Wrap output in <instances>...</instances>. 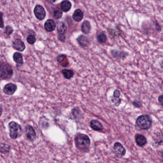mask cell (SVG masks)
<instances>
[{"label": "cell", "instance_id": "35", "mask_svg": "<svg viewBox=\"0 0 163 163\" xmlns=\"http://www.w3.org/2000/svg\"><path fill=\"white\" fill-rule=\"evenodd\" d=\"M52 2H55L56 0H50Z\"/></svg>", "mask_w": 163, "mask_h": 163}, {"label": "cell", "instance_id": "20", "mask_svg": "<svg viewBox=\"0 0 163 163\" xmlns=\"http://www.w3.org/2000/svg\"><path fill=\"white\" fill-rule=\"evenodd\" d=\"M57 30L58 33L61 35H64L67 31V26H65L64 23L60 22L57 26Z\"/></svg>", "mask_w": 163, "mask_h": 163}, {"label": "cell", "instance_id": "3", "mask_svg": "<svg viewBox=\"0 0 163 163\" xmlns=\"http://www.w3.org/2000/svg\"><path fill=\"white\" fill-rule=\"evenodd\" d=\"M152 120L150 116L144 114L139 116L136 119V125L141 130H147L151 127Z\"/></svg>", "mask_w": 163, "mask_h": 163}, {"label": "cell", "instance_id": "7", "mask_svg": "<svg viewBox=\"0 0 163 163\" xmlns=\"http://www.w3.org/2000/svg\"><path fill=\"white\" fill-rule=\"evenodd\" d=\"M25 134L26 137L30 141H34L36 138V134L35 130L32 126L28 125L25 127Z\"/></svg>", "mask_w": 163, "mask_h": 163}, {"label": "cell", "instance_id": "34", "mask_svg": "<svg viewBox=\"0 0 163 163\" xmlns=\"http://www.w3.org/2000/svg\"><path fill=\"white\" fill-rule=\"evenodd\" d=\"M160 66H161V68L163 69V60L161 61V63H160Z\"/></svg>", "mask_w": 163, "mask_h": 163}, {"label": "cell", "instance_id": "16", "mask_svg": "<svg viewBox=\"0 0 163 163\" xmlns=\"http://www.w3.org/2000/svg\"><path fill=\"white\" fill-rule=\"evenodd\" d=\"M91 26L90 23L87 20H85L83 22L81 26L82 31L85 34L90 33L91 31Z\"/></svg>", "mask_w": 163, "mask_h": 163}, {"label": "cell", "instance_id": "29", "mask_svg": "<svg viewBox=\"0 0 163 163\" xmlns=\"http://www.w3.org/2000/svg\"><path fill=\"white\" fill-rule=\"evenodd\" d=\"M3 15H4V13L2 12H0V28L1 29H3L4 27V23L3 20Z\"/></svg>", "mask_w": 163, "mask_h": 163}, {"label": "cell", "instance_id": "33", "mask_svg": "<svg viewBox=\"0 0 163 163\" xmlns=\"http://www.w3.org/2000/svg\"><path fill=\"white\" fill-rule=\"evenodd\" d=\"M2 113V108L1 105H0V117L1 116Z\"/></svg>", "mask_w": 163, "mask_h": 163}, {"label": "cell", "instance_id": "13", "mask_svg": "<svg viewBox=\"0 0 163 163\" xmlns=\"http://www.w3.org/2000/svg\"><path fill=\"white\" fill-rule=\"evenodd\" d=\"M120 96V92L118 90H115L114 92L113 98L112 99V103L115 106H118L121 103V99L119 98Z\"/></svg>", "mask_w": 163, "mask_h": 163}, {"label": "cell", "instance_id": "36", "mask_svg": "<svg viewBox=\"0 0 163 163\" xmlns=\"http://www.w3.org/2000/svg\"><path fill=\"white\" fill-rule=\"evenodd\" d=\"M162 156H163V151L162 152Z\"/></svg>", "mask_w": 163, "mask_h": 163}, {"label": "cell", "instance_id": "18", "mask_svg": "<svg viewBox=\"0 0 163 163\" xmlns=\"http://www.w3.org/2000/svg\"><path fill=\"white\" fill-rule=\"evenodd\" d=\"M71 7V3L68 0H64L61 2V8L64 12H68L70 10Z\"/></svg>", "mask_w": 163, "mask_h": 163}, {"label": "cell", "instance_id": "8", "mask_svg": "<svg viewBox=\"0 0 163 163\" xmlns=\"http://www.w3.org/2000/svg\"><path fill=\"white\" fill-rule=\"evenodd\" d=\"M12 47L15 50L20 52L23 51L26 48L25 43L20 39H16L13 41Z\"/></svg>", "mask_w": 163, "mask_h": 163}, {"label": "cell", "instance_id": "31", "mask_svg": "<svg viewBox=\"0 0 163 163\" xmlns=\"http://www.w3.org/2000/svg\"><path fill=\"white\" fill-rule=\"evenodd\" d=\"M155 27L156 28V30L157 31H161L162 28H161V26H160V25L159 23H155Z\"/></svg>", "mask_w": 163, "mask_h": 163}, {"label": "cell", "instance_id": "28", "mask_svg": "<svg viewBox=\"0 0 163 163\" xmlns=\"http://www.w3.org/2000/svg\"><path fill=\"white\" fill-rule=\"evenodd\" d=\"M156 143H158L159 145L163 146V135L161 134H159L156 137Z\"/></svg>", "mask_w": 163, "mask_h": 163}, {"label": "cell", "instance_id": "19", "mask_svg": "<svg viewBox=\"0 0 163 163\" xmlns=\"http://www.w3.org/2000/svg\"><path fill=\"white\" fill-rule=\"evenodd\" d=\"M57 61L63 66H67L69 64L67 57L64 55H61L58 57Z\"/></svg>", "mask_w": 163, "mask_h": 163}, {"label": "cell", "instance_id": "21", "mask_svg": "<svg viewBox=\"0 0 163 163\" xmlns=\"http://www.w3.org/2000/svg\"><path fill=\"white\" fill-rule=\"evenodd\" d=\"M10 146L6 143H2L0 146V153L1 154H7L10 151Z\"/></svg>", "mask_w": 163, "mask_h": 163}, {"label": "cell", "instance_id": "15", "mask_svg": "<svg viewBox=\"0 0 163 163\" xmlns=\"http://www.w3.org/2000/svg\"><path fill=\"white\" fill-rule=\"evenodd\" d=\"M83 17L84 14L80 9L76 10L73 14V18L76 22H80Z\"/></svg>", "mask_w": 163, "mask_h": 163}, {"label": "cell", "instance_id": "25", "mask_svg": "<svg viewBox=\"0 0 163 163\" xmlns=\"http://www.w3.org/2000/svg\"><path fill=\"white\" fill-rule=\"evenodd\" d=\"M97 39L100 43H104L106 42L107 37L104 33H100L97 36Z\"/></svg>", "mask_w": 163, "mask_h": 163}, {"label": "cell", "instance_id": "10", "mask_svg": "<svg viewBox=\"0 0 163 163\" xmlns=\"http://www.w3.org/2000/svg\"><path fill=\"white\" fill-rule=\"evenodd\" d=\"M44 27L47 32L54 31L56 28V23L52 19H48L44 23Z\"/></svg>", "mask_w": 163, "mask_h": 163}, {"label": "cell", "instance_id": "5", "mask_svg": "<svg viewBox=\"0 0 163 163\" xmlns=\"http://www.w3.org/2000/svg\"><path fill=\"white\" fill-rule=\"evenodd\" d=\"M34 14L38 20H43L46 17V11L43 7L40 5H37L35 6L34 8Z\"/></svg>", "mask_w": 163, "mask_h": 163}, {"label": "cell", "instance_id": "26", "mask_svg": "<svg viewBox=\"0 0 163 163\" xmlns=\"http://www.w3.org/2000/svg\"><path fill=\"white\" fill-rule=\"evenodd\" d=\"M27 43L30 45H33L36 42V39L35 36L32 35H28L26 38Z\"/></svg>", "mask_w": 163, "mask_h": 163}, {"label": "cell", "instance_id": "6", "mask_svg": "<svg viewBox=\"0 0 163 163\" xmlns=\"http://www.w3.org/2000/svg\"><path fill=\"white\" fill-rule=\"evenodd\" d=\"M114 152L118 157H122L126 154V150L121 143L117 142L114 146Z\"/></svg>", "mask_w": 163, "mask_h": 163}, {"label": "cell", "instance_id": "4", "mask_svg": "<svg viewBox=\"0 0 163 163\" xmlns=\"http://www.w3.org/2000/svg\"><path fill=\"white\" fill-rule=\"evenodd\" d=\"M8 128L10 131V137L13 140L19 137L22 134V127L17 122L14 121H10L8 125Z\"/></svg>", "mask_w": 163, "mask_h": 163}, {"label": "cell", "instance_id": "11", "mask_svg": "<svg viewBox=\"0 0 163 163\" xmlns=\"http://www.w3.org/2000/svg\"><path fill=\"white\" fill-rule=\"evenodd\" d=\"M13 61L16 63L17 67L19 68L23 65V57H22V54L21 53L18 52H15L13 54Z\"/></svg>", "mask_w": 163, "mask_h": 163}, {"label": "cell", "instance_id": "14", "mask_svg": "<svg viewBox=\"0 0 163 163\" xmlns=\"http://www.w3.org/2000/svg\"><path fill=\"white\" fill-rule=\"evenodd\" d=\"M90 126L93 129L97 131H100L103 129V126L102 124L96 120H93L90 121Z\"/></svg>", "mask_w": 163, "mask_h": 163}, {"label": "cell", "instance_id": "17", "mask_svg": "<svg viewBox=\"0 0 163 163\" xmlns=\"http://www.w3.org/2000/svg\"><path fill=\"white\" fill-rule=\"evenodd\" d=\"M77 41L82 47H86L89 45V41L87 37L84 35H81L77 38Z\"/></svg>", "mask_w": 163, "mask_h": 163}, {"label": "cell", "instance_id": "12", "mask_svg": "<svg viewBox=\"0 0 163 163\" xmlns=\"http://www.w3.org/2000/svg\"><path fill=\"white\" fill-rule=\"evenodd\" d=\"M135 140L136 144L140 147L144 146L147 143L146 137L142 134H136L135 136Z\"/></svg>", "mask_w": 163, "mask_h": 163}, {"label": "cell", "instance_id": "23", "mask_svg": "<svg viewBox=\"0 0 163 163\" xmlns=\"http://www.w3.org/2000/svg\"><path fill=\"white\" fill-rule=\"evenodd\" d=\"M62 72L64 77L67 79L71 78L74 75L73 71L70 69H63L62 70Z\"/></svg>", "mask_w": 163, "mask_h": 163}, {"label": "cell", "instance_id": "27", "mask_svg": "<svg viewBox=\"0 0 163 163\" xmlns=\"http://www.w3.org/2000/svg\"><path fill=\"white\" fill-rule=\"evenodd\" d=\"M54 17L56 19H59L61 18L63 15V12L59 9L55 10L53 13Z\"/></svg>", "mask_w": 163, "mask_h": 163}, {"label": "cell", "instance_id": "32", "mask_svg": "<svg viewBox=\"0 0 163 163\" xmlns=\"http://www.w3.org/2000/svg\"><path fill=\"white\" fill-rule=\"evenodd\" d=\"M158 100H159V103H160V104L162 106H163V95H160V96H159Z\"/></svg>", "mask_w": 163, "mask_h": 163}, {"label": "cell", "instance_id": "9", "mask_svg": "<svg viewBox=\"0 0 163 163\" xmlns=\"http://www.w3.org/2000/svg\"><path fill=\"white\" fill-rule=\"evenodd\" d=\"M17 89V87L16 85L10 83L5 85L3 88V91L5 94L12 95L15 93Z\"/></svg>", "mask_w": 163, "mask_h": 163}, {"label": "cell", "instance_id": "22", "mask_svg": "<svg viewBox=\"0 0 163 163\" xmlns=\"http://www.w3.org/2000/svg\"><path fill=\"white\" fill-rule=\"evenodd\" d=\"M13 32V29L10 26H7L5 29L4 32V36L6 38H8L10 36V35H12Z\"/></svg>", "mask_w": 163, "mask_h": 163}, {"label": "cell", "instance_id": "1", "mask_svg": "<svg viewBox=\"0 0 163 163\" xmlns=\"http://www.w3.org/2000/svg\"><path fill=\"white\" fill-rule=\"evenodd\" d=\"M75 142L77 149L81 151L86 152L90 147L91 142L87 135L83 134H78L75 137Z\"/></svg>", "mask_w": 163, "mask_h": 163}, {"label": "cell", "instance_id": "2", "mask_svg": "<svg viewBox=\"0 0 163 163\" xmlns=\"http://www.w3.org/2000/svg\"><path fill=\"white\" fill-rule=\"evenodd\" d=\"M13 70L12 66L7 62L0 61V78L4 80L12 78Z\"/></svg>", "mask_w": 163, "mask_h": 163}, {"label": "cell", "instance_id": "24", "mask_svg": "<svg viewBox=\"0 0 163 163\" xmlns=\"http://www.w3.org/2000/svg\"><path fill=\"white\" fill-rule=\"evenodd\" d=\"M72 113L73 116L76 119H80L82 117V112L78 108L73 109L72 111Z\"/></svg>", "mask_w": 163, "mask_h": 163}, {"label": "cell", "instance_id": "30", "mask_svg": "<svg viewBox=\"0 0 163 163\" xmlns=\"http://www.w3.org/2000/svg\"><path fill=\"white\" fill-rule=\"evenodd\" d=\"M133 104L136 108H140L142 106V103L139 100H135L133 101Z\"/></svg>", "mask_w": 163, "mask_h": 163}]
</instances>
